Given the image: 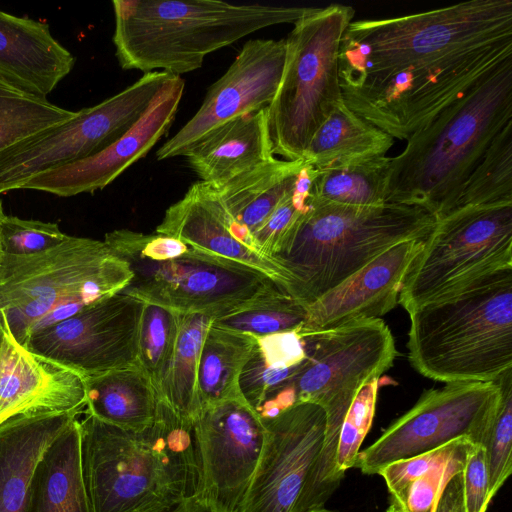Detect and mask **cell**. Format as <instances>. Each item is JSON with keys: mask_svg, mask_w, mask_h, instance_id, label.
Returning <instances> with one entry per match:
<instances>
[{"mask_svg": "<svg viewBox=\"0 0 512 512\" xmlns=\"http://www.w3.org/2000/svg\"><path fill=\"white\" fill-rule=\"evenodd\" d=\"M155 233L251 267L284 290L285 277L280 266L236 238V225L218 190L211 184L200 180L193 183L185 195L166 210Z\"/></svg>", "mask_w": 512, "mask_h": 512, "instance_id": "21", "label": "cell"}, {"mask_svg": "<svg viewBox=\"0 0 512 512\" xmlns=\"http://www.w3.org/2000/svg\"><path fill=\"white\" fill-rule=\"evenodd\" d=\"M304 161L275 157L216 188L238 239L253 250V233L294 189ZM256 251V250H255Z\"/></svg>", "mask_w": 512, "mask_h": 512, "instance_id": "25", "label": "cell"}, {"mask_svg": "<svg viewBox=\"0 0 512 512\" xmlns=\"http://www.w3.org/2000/svg\"><path fill=\"white\" fill-rule=\"evenodd\" d=\"M498 203H512V121L497 134L482 155L466 180L453 211Z\"/></svg>", "mask_w": 512, "mask_h": 512, "instance_id": "35", "label": "cell"}, {"mask_svg": "<svg viewBox=\"0 0 512 512\" xmlns=\"http://www.w3.org/2000/svg\"><path fill=\"white\" fill-rule=\"evenodd\" d=\"M500 394L496 381L447 383L425 390L411 409L359 452L355 467L364 474H379L391 463L459 439L480 445Z\"/></svg>", "mask_w": 512, "mask_h": 512, "instance_id": "12", "label": "cell"}, {"mask_svg": "<svg viewBox=\"0 0 512 512\" xmlns=\"http://www.w3.org/2000/svg\"><path fill=\"white\" fill-rule=\"evenodd\" d=\"M213 317L179 313L176 342L163 373L158 397L176 414L191 421L198 413L197 372L202 345Z\"/></svg>", "mask_w": 512, "mask_h": 512, "instance_id": "31", "label": "cell"}, {"mask_svg": "<svg viewBox=\"0 0 512 512\" xmlns=\"http://www.w3.org/2000/svg\"><path fill=\"white\" fill-rule=\"evenodd\" d=\"M69 235L56 223L5 215L0 225L3 254L32 255L59 245Z\"/></svg>", "mask_w": 512, "mask_h": 512, "instance_id": "40", "label": "cell"}, {"mask_svg": "<svg viewBox=\"0 0 512 512\" xmlns=\"http://www.w3.org/2000/svg\"><path fill=\"white\" fill-rule=\"evenodd\" d=\"M4 216H5V214L3 211L2 201L0 199V225H1V221ZM2 256H3V251H2V247H1V241H0V262H1Z\"/></svg>", "mask_w": 512, "mask_h": 512, "instance_id": "44", "label": "cell"}, {"mask_svg": "<svg viewBox=\"0 0 512 512\" xmlns=\"http://www.w3.org/2000/svg\"><path fill=\"white\" fill-rule=\"evenodd\" d=\"M86 413L113 426L140 432L154 422L159 397L143 368H126L86 376Z\"/></svg>", "mask_w": 512, "mask_h": 512, "instance_id": "27", "label": "cell"}, {"mask_svg": "<svg viewBox=\"0 0 512 512\" xmlns=\"http://www.w3.org/2000/svg\"><path fill=\"white\" fill-rule=\"evenodd\" d=\"M512 121V59L415 131L391 157L387 202L450 214L469 175Z\"/></svg>", "mask_w": 512, "mask_h": 512, "instance_id": "3", "label": "cell"}, {"mask_svg": "<svg viewBox=\"0 0 512 512\" xmlns=\"http://www.w3.org/2000/svg\"><path fill=\"white\" fill-rule=\"evenodd\" d=\"M301 333L306 337V361L282 389L290 390L297 403L320 405L326 414L323 446L294 510L312 512L324 508L344 477L335 457L351 402L365 382L391 368L397 352L392 332L380 318Z\"/></svg>", "mask_w": 512, "mask_h": 512, "instance_id": "8", "label": "cell"}, {"mask_svg": "<svg viewBox=\"0 0 512 512\" xmlns=\"http://www.w3.org/2000/svg\"><path fill=\"white\" fill-rule=\"evenodd\" d=\"M436 218L419 206L353 207L312 196L279 253L284 291L305 309L397 243L426 238Z\"/></svg>", "mask_w": 512, "mask_h": 512, "instance_id": "5", "label": "cell"}, {"mask_svg": "<svg viewBox=\"0 0 512 512\" xmlns=\"http://www.w3.org/2000/svg\"><path fill=\"white\" fill-rule=\"evenodd\" d=\"M2 334H3V329H2V325L0 323V344H1V340H2Z\"/></svg>", "mask_w": 512, "mask_h": 512, "instance_id": "46", "label": "cell"}, {"mask_svg": "<svg viewBox=\"0 0 512 512\" xmlns=\"http://www.w3.org/2000/svg\"><path fill=\"white\" fill-rule=\"evenodd\" d=\"M312 512H333V511H330V510H327L325 508H322V509L315 510V511H312Z\"/></svg>", "mask_w": 512, "mask_h": 512, "instance_id": "45", "label": "cell"}, {"mask_svg": "<svg viewBox=\"0 0 512 512\" xmlns=\"http://www.w3.org/2000/svg\"><path fill=\"white\" fill-rule=\"evenodd\" d=\"M112 5L120 67L174 76L199 69L210 53L258 30L293 24L312 9L219 0H114Z\"/></svg>", "mask_w": 512, "mask_h": 512, "instance_id": "4", "label": "cell"}, {"mask_svg": "<svg viewBox=\"0 0 512 512\" xmlns=\"http://www.w3.org/2000/svg\"><path fill=\"white\" fill-rule=\"evenodd\" d=\"M300 327L256 337L255 349L239 378L241 396L255 411L285 387L304 365L307 343Z\"/></svg>", "mask_w": 512, "mask_h": 512, "instance_id": "29", "label": "cell"}, {"mask_svg": "<svg viewBox=\"0 0 512 512\" xmlns=\"http://www.w3.org/2000/svg\"><path fill=\"white\" fill-rule=\"evenodd\" d=\"M200 181L218 188L274 157L266 107L212 130L184 154Z\"/></svg>", "mask_w": 512, "mask_h": 512, "instance_id": "23", "label": "cell"}, {"mask_svg": "<svg viewBox=\"0 0 512 512\" xmlns=\"http://www.w3.org/2000/svg\"><path fill=\"white\" fill-rule=\"evenodd\" d=\"M182 512H228L225 511L213 503L199 498V497H192L189 501L186 502L184 505Z\"/></svg>", "mask_w": 512, "mask_h": 512, "instance_id": "43", "label": "cell"}, {"mask_svg": "<svg viewBox=\"0 0 512 512\" xmlns=\"http://www.w3.org/2000/svg\"><path fill=\"white\" fill-rule=\"evenodd\" d=\"M76 115L0 76V153Z\"/></svg>", "mask_w": 512, "mask_h": 512, "instance_id": "33", "label": "cell"}, {"mask_svg": "<svg viewBox=\"0 0 512 512\" xmlns=\"http://www.w3.org/2000/svg\"><path fill=\"white\" fill-rule=\"evenodd\" d=\"M198 466L196 497L235 512L256 470L266 429L243 399L219 402L192 420Z\"/></svg>", "mask_w": 512, "mask_h": 512, "instance_id": "15", "label": "cell"}, {"mask_svg": "<svg viewBox=\"0 0 512 512\" xmlns=\"http://www.w3.org/2000/svg\"><path fill=\"white\" fill-rule=\"evenodd\" d=\"M355 11L331 4L314 8L293 23L277 91L266 107L273 154L302 159L320 125L343 102L338 54Z\"/></svg>", "mask_w": 512, "mask_h": 512, "instance_id": "9", "label": "cell"}, {"mask_svg": "<svg viewBox=\"0 0 512 512\" xmlns=\"http://www.w3.org/2000/svg\"><path fill=\"white\" fill-rule=\"evenodd\" d=\"M128 264L134 276L124 293L178 313L213 318L237 308L274 283L251 267L192 246L171 260Z\"/></svg>", "mask_w": 512, "mask_h": 512, "instance_id": "13", "label": "cell"}, {"mask_svg": "<svg viewBox=\"0 0 512 512\" xmlns=\"http://www.w3.org/2000/svg\"><path fill=\"white\" fill-rule=\"evenodd\" d=\"M178 325V312L154 304H144L138 334L137 363L149 376L156 391L171 357Z\"/></svg>", "mask_w": 512, "mask_h": 512, "instance_id": "37", "label": "cell"}, {"mask_svg": "<svg viewBox=\"0 0 512 512\" xmlns=\"http://www.w3.org/2000/svg\"><path fill=\"white\" fill-rule=\"evenodd\" d=\"M512 59V1L469 0L425 12L352 21L338 54L344 103L407 140Z\"/></svg>", "mask_w": 512, "mask_h": 512, "instance_id": "1", "label": "cell"}, {"mask_svg": "<svg viewBox=\"0 0 512 512\" xmlns=\"http://www.w3.org/2000/svg\"><path fill=\"white\" fill-rule=\"evenodd\" d=\"M308 200L293 191L286 196L253 233L254 249L273 259L283 247L299 218L307 210Z\"/></svg>", "mask_w": 512, "mask_h": 512, "instance_id": "41", "label": "cell"}, {"mask_svg": "<svg viewBox=\"0 0 512 512\" xmlns=\"http://www.w3.org/2000/svg\"><path fill=\"white\" fill-rule=\"evenodd\" d=\"M512 267V203L465 207L437 220L411 266L398 303L409 313Z\"/></svg>", "mask_w": 512, "mask_h": 512, "instance_id": "10", "label": "cell"}, {"mask_svg": "<svg viewBox=\"0 0 512 512\" xmlns=\"http://www.w3.org/2000/svg\"><path fill=\"white\" fill-rule=\"evenodd\" d=\"M262 421V453L235 512H294L323 446L325 411L318 404L298 402Z\"/></svg>", "mask_w": 512, "mask_h": 512, "instance_id": "16", "label": "cell"}, {"mask_svg": "<svg viewBox=\"0 0 512 512\" xmlns=\"http://www.w3.org/2000/svg\"><path fill=\"white\" fill-rule=\"evenodd\" d=\"M257 338L211 325L206 333L197 372L198 411L226 400L242 398L239 378L255 349Z\"/></svg>", "mask_w": 512, "mask_h": 512, "instance_id": "30", "label": "cell"}, {"mask_svg": "<svg viewBox=\"0 0 512 512\" xmlns=\"http://www.w3.org/2000/svg\"><path fill=\"white\" fill-rule=\"evenodd\" d=\"M81 465L91 512H182L196 495L192 422L159 399L151 426L125 430L84 412Z\"/></svg>", "mask_w": 512, "mask_h": 512, "instance_id": "2", "label": "cell"}, {"mask_svg": "<svg viewBox=\"0 0 512 512\" xmlns=\"http://www.w3.org/2000/svg\"><path fill=\"white\" fill-rule=\"evenodd\" d=\"M75 59L47 23L0 11V76L46 98L73 69Z\"/></svg>", "mask_w": 512, "mask_h": 512, "instance_id": "22", "label": "cell"}, {"mask_svg": "<svg viewBox=\"0 0 512 512\" xmlns=\"http://www.w3.org/2000/svg\"><path fill=\"white\" fill-rule=\"evenodd\" d=\"M496 382L500 398L480 444L485 452L491 499L512 471V368Z\"/></svg>", "mask_w": 512, "mask_h": 512, "instance_id": "36", "label": "cell"}, {"mask_svg": "<svg viewBox=\"0 0 512 512\" xmlns=\"http://www.w3.org/2000/svg\"><path fill=\"white\" fill-rule=\"evenodd\" d=\"M285 56V39L247 41L226 72L209 87L193 117L157 150V160L184 156L194 143L222 124L267 107L280 83Z\"/></svg>", "mask_w": 512, "mask_h": 512, "instance_id": "17", "label": "cell"}, {"mask_svg": "<svg viewBox=\"0 0 512 512\" xmlns=\"http://www.w3.org/2000/svg\"><path fill=\"white\" fill-rule=\"evenodd\" d=\"M80 438L77 417L39 460L24 512H91L82 474Z\"/></svg>", "mask_w": 512, "mask_h": 512, "instance_id": "26", "label": "cell"}, {"mask_svg": "<svg viewBox=\"0 0 512 512\" xmlns=\"http://www.w3.org/2000/svg\"><path fill=\"white\" fill-rule=\"evenodd\" d=\"M129 264L104 241L68 236L32 255L3 254L0 322L23 347L29 337L123 291Z\"/></svg>", "mask_w": 512, "mask_h": 512, "instance_id": "7", "label": "cell"}, {"mask_svg": "<svg viewBox=\"0 0 512 512\" xmlns=\"http://www.w3.org/2000/svg\"><path fill=\"white\" fill-rule=\"evenodd\" d=\"M394 138L353 112L344 101L337 105L309 142L302 160L317 170L384 156Z\"/></svg>", "mask_w": 512, "mask_h": 512, "instance_id": "28", "label": "cell"}, {"mask_svg": "<svg viewBox=\"0 0 512 512\" xmlns=\"http://www.w3.org/2000/svg\"><path fill=\"white\" fill-rule=\"evenodd\" d=\"M379 378L365 382L356 393L342 422L336 450V469L341 475L356 466L360 447L374 418Z\"/></svg>", "mask_w": 512, "mask_h": 512, "instance_id": "38", "label": "cell"}, {"mask_svg": "<svg viewBox=\"0 0 512 512\" xmlns=\"http://www.w3.org/2000/svg\"><path fill=\"white\" fill-rule=\"evenodd\" d=\"M2 329L0 425L21 415L84 413V377L32 353L20 345L4 325Z\"/></svg>", "mask_w": 512, "mask_h": 512, "instance_id": "20", "label": "cell"}, {"mask_svg": "<svg viewBox=\"0 0 512 512\" xmlns=\"http://www.w3.org/2000/svg\"><path fill=\"white\" fill-rule=\"evenodd\" d=\"M390 161L384 155L318 170L310 196L345 206H381L387 203Z\"/></svg>", "mask_w": 512, "mask_h": 512, "instance_id": "32", "label": "cell"}, {"mask_svg": "<svg viewBox=\"0 0 512 512\" xmlns=\"http://www.w3.org/2000/svg\"><path fill=\"white\" fill-rule=\"evenodd\" d=\"M171 74L154 71L104 101L77 111L58 126L0 153V194L33 176L96 155L119 140L145 114Z\"/></svg>", "mask_w": 512, "mask_h": 512, "instance_id": "11", "label": "cell"}, {"mask_svg": "<svg viewBox=\"0 0 512 512\" xmlns=\"http://www.w3.org/2000/svg\"><path fill=\"white\" fill-rule=\"evenodd\" d=\"M306 318V309L275 283L228 313L215 317L212 325L254 337L294 330Z\"/></svg>", "mask_w": 512, "mask_h": 512, "instance_id": "34", "label": "cell"}, {"mask_svg": "<svg viewBox=\"0 0 512 512\" xmlns=\"http://www.w3.org/2000/svg\"><path fill=\"white\" fill-rule=\"evenodd\" d=\"M184 80L172 75L145 114L119 140L91 157L41 172L20 189L47 192L60 197L93 193L112 183L143 158L168 133L184 92Z\"/></svg>", "mask_w": 512, "mask_h": 512, "instance_id": "18", "label": "cell"}, {"mask_svg": "<svg viewBox=\"0 0 512 512\" xmlns=\"http://www.w3.org/2000/svg\"><path fill=\"white\" fill-rule=\"evenodd\" d=\"M408 360L444 383L493 382L512 368V267L409 312Z\"/></svg>", "mask_w": 512, "mask_h": 512, "instance_id": "6", "label": "cell"}, {"mask_svg": "<svg viewBox=\"0 0 512 512\" xmlns=\"http://www.w3.org/2000/svg\"><path fill=\"white\" fill-rule=\"evenodd\" d=\"M425 239V238H424ZM424 239L395 244L306 308L303 332L379 318L398 303L400 291Z\"/></svg>", "mask_w": 512, "mask_h": 512, "instance_id": "19", "label": "cell"}, {"mask_svg": "<svg viewBox=\"0 0 512 512\" xmlns=\"http://www.w3.org/2000/svg\"><path fill=\"white\" fill-rule=\"evenodd\" d=\"M465 512H486L491 501L485 452L481 445H473L462 470Z\"/></svg>", "mask_w": 512, "mask_h": 512, "instance_id": "42", "label": "cell"}, {"mask_svg": "<svg viewBox=\"0 0 512 512\" xmlns=\"http://www.w3.org/2000/svg\"><path fill=\"white\" fill-rule=\"evenodd\" d=\"M79 415L72 412L21 415L0 425V512H24L39 460Z\"/></svg>", "mask_w": 512, "mask_h": 512, "instance_id": "24", "label": "cell"}, {"mask_svg": "<svg viewBox=\"0 0 512 512\" xmlns=\"http://www.w3.org/2000/svg\"><path fill=\"white\" fill-rule=\"evenodd\" d=\"M467 439L453 441L439 449L409 459L399 460L384 467L378 475L385 480L393 504L399 506L409 485L425 473L466 454L472 448Z\"/></svg>", "mask_w": 512, "mask_h": 512, "instance_id": "39", "label": "cell"}, {"mask_svg": "<svg viewBox=\"0 0 512 512\" xmlns=\"http://www.w3.org/2000/svg\"><path fill=\"white\" fill-rule=\"evenodd\" d=\"M144 302L123 291L32 334L25 348L83 377L137 363Z\"/></svg>", "mask_w": 512, "mask_h": 512, "instance_id": "14", "label": "cell"}]
</instances>
